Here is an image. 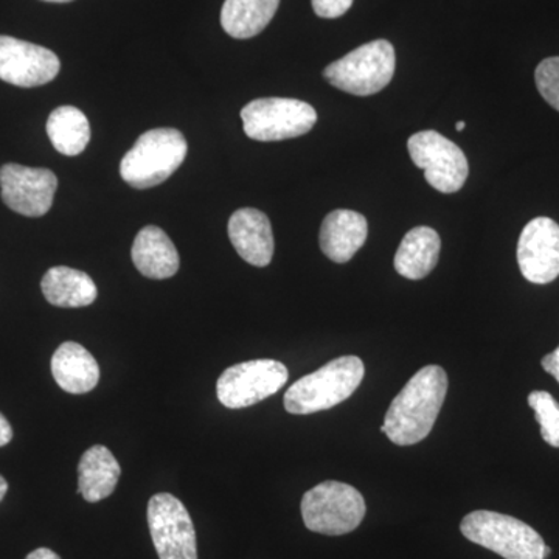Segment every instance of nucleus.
<instances>
[{"instance_id": "nucleus-1", "label": "nucleus", "mask_w": 559, "mask_h": 559, "mask_svg": "<svg viewBox=\"0 0 559 559\" xmlns=\"http://www.w3.org/2000/svg\"><path fill=\"white\" fill-rule=\"evenodd\" d=\"M448 393V374L439 366H428L390 404L384 418L385 436L399 447L425 440L436 425Z\"/></svg>"}, {"instance_id": "nucleus-2", "label": "nucleus", "mask_w": 559, "mask_h": 559, "mask_svg": "<svg viewBox=\"0 0 559 559\" xmlns=\"http://www.w3.org/2000/svg\"><path fill=\"white\" fill-rule=\"evenodd\" d=\"M364 362L356 356L330 360L322 369L294 382L285 393V409L293 415L329 411L349 399L364 380Z\"/></svg>"}, {"instance_id": "nucleus-3", "label": "nucleus", "mask_w": 559, "mask_h": 559, "mask_svg": "<svg viewBox=\"0 0 559 559\" xmlns=\"http://www.w3.org/2000/svg\"><path fill=\"white\" fill-rule=\"evenodd\" d=\"M187 156V140L175 128H157L140 135L120 164L128 186L145 190L160 186L178 170Z\"/></svg>"}, {"instance_id": "nucleus-4", "label": "nucleus", "mask_w": 559, "mask_h": 559, "mask_svg": "<svg viewBox=\"0 0 559 559\" xmlns=\"http://www.w3.org/2000/svg\"><path fill=\"white\" fill-rule=\"evenodd\" d=\"M460 530L471 543L506 559H546L551 554L535 528L496 511L479 510L466 514Z\"/></svg>"}, {"instance_id": "nucleus-5", "label": "nucleus", "mask_w": 559, "mask_h": 559, "mask_svg": "<svg viewBox=\"0 0 559 559\" xmlns=\"http://www.w3.org/2000/svg\"><path fill=\"white\" fill-rule=\"evenodd\" d=\"M395 68L396 57L392 44L377 39L331 62L323 70V76L337 90L358 97H369L389 86L395 75Z\"/></svg>"}, {"instance_id": "nucleus-6", "label": "nucleus", "mask_w": 559, "mask_h": 559, "mask_svg": "<svg viewBox=\"0 0 559 559\" xmlns=\"http://www.w3.org/2000/svg\"><path fill=\"white\" fill-rule=\"evenodd\" d=\"M301 518L311 532L342 536L359 527L366 516L362 495L342 481H322L301 499Z\"/></svg>"}, {"instance_id": "nucleus-7", "label": "nucleus", "mask_w": 559, "mask_h": 559, "mask_svg": "<svg viewBox=\"0 0 559 559\" xmlns=\"http://www.w3.org/2000/svg\"><path fill=\"white\" fill-rule=\"evenodd\" d=\"M246 135L259 142H278L307 134L318 121L310 103L296 98H259L241 110Z\"/></svg>"}, {"instance_id": "nucleus-8", "label": "nucleus", "mask_w": 559, "mask_h": 559, "mask_svg": "<svg viewBox=\"0 0 559 559\" xmlns=\"http://www.w3.org/2000/svg\"><path fill=\"white\" fill-rule=\"evenodd\" d=\"M288 378V369L278 360H248L223 371L216 393L227 409H245L275 395Z\"/></svg>"}, {"instance_id": "nucleus-9", "label": "nucleus", "mask_w": 559, "mask_h": 559, "mask_svg": "<svg viewBox=\"0 0 559 559\" xmlns=\"http://www.w3.org/2000/svg\"><path fill=\"white\" fill-rule=\"evenodd\" d=\"M407 150L414 164L425 171L432 189L440 193L462 190L469 175L465 153L450 139L437 131H421L411 135Z\"/></svg>"}, {"instance_id": "nucleus-10", "label": "nucleus", "mask_w": 559, "mask_h": 559, "mask_svg": "<svg viewBox=\"0 0 559 559\" xmlns=\"http://www.w3.org/2000/svg\"><path fill=\"white\" fill-rule=\"evenodd\" d=\"M146 516L160 559H198L193 521L178 498L168 492L153 496Z\"/></svg>"}, {"instance_id": "nucleus-11", "label": "nucleus", "mask_w": 559, "mask_h": 559, "mask_svg": "<svg viewBox=\"0 0 559 559\" xmlns=\"http://www.w3.org/2000/svg\"><path fill=\"white\" fill-rule=\"evenodd\" d=\"M58 178L46 168L7 164L0 168V190L7 207L20 215L38 218L53 204Z\"/></svg>"}, {"instance_id": "nucleus-12", "label": "nucleus", "mask_w": 559, "mask_h": 559, "mask_svg": "<svg viewBox=\"0 0 559 559\" xmlns=\"http://www.w3.org/2000/svg\"><path fill=\"white\" fill-rule=\"evenodd\" d=\"M60 58L46 47L0 35V80L17 87H38L60 73Z\"/></svg>"}, {"instance_id": "nucleus-13", "label": "nucleus", "mask_w": 559, "mask_h": 559, "mask_svg": "<svg viewBox=\"0 0 559 559\" xmlns=\"http://www.w3.org/2000/svg\"><path fill=\"white\" fill-rule=\"evenodd\" d=\"M522 275L535 285H547L559 275V226L539 216L530 221L518 242Z\"/></svg>"}, {"instance_id": "nucleus-14", "label": "nucleus", "mask_w": 559, "mask_h": 559, "mask_svg": "<svg viewBox=\"0 0 559 559\" xmlns=\"http://www.w3.org/2000/svg\"><path fill=\"white\" fill-rule=\"evenodd\" d=\"M229 238L242 260L264 267L274 257V234L271 221L257 209H240L230 216Z\"/></svg>"}, {"instance_id": "nucleus-15", "label": "nucleus", "mask_w": 559, "mask_h": 559, "mask_svg": "<svg viewBox=\"0 0 559 559\" xmlns=\"http://www.w3.org/2000/svg\"><path fill=\"white\" fill-rule=\"evenodd\" d=\"M369 235L366 216L353 210H334L320 227V249L334 263H347Z\"/></svg>"}, {"instance_id": "nucleus-16", "label": "nucleus", "mask_w": 559, "mask_h": 559, "mask_svg": "<svg viewBox=\"0 0 559 559\" xmlns=\"http://www.w3.org/2000/svg\"><path fill=\"white\" fill-rule=\"evenodd\" d=\"M51 374L64 392L83 395L97 388L100 367L83 345L64 342L51 358Z\"/></svg>"}, {"instance_id": "nucleus-17", "label": "nucleus", "mask_w": 559, "mask_h": 559, "mask_svg": "<svg viewBox=\"0 0 559 559\" xmlns=\"http://www.w3.org/2000/svg\"><path fill=\"white\" fill-rule=\"evenodd\" d=\"M131 255L140 274L148 278H170L179 271L178 249L160 227H143L132 245Z\"/></svg>"}, {"instance_id": "nucleus-18", "label": "nucleus", "mask_w": 559, "mask_h": 559, "mask_svg": "<svg viewBox=\"0 0 559 559\" xmlns=\"http://www.w3.org/2000/svg\"><path fill=\"white\" fill-rule=\"evenodd\" d=\"M121 468L112 452L95 444L81 455L79 465V495L87 502L109 498L119 484Z\"/></svg>"}, {"instance_id": "nucleus-19", "label": "nucleus", "mask_w": 559, "mask_h": 559, "mask_svg": "<svg viewBox=\"0 0 559 559\" xmlns=\"http://www.w3.org/2000/svg\"><path fill=\"white\" fill-rule=\"evenodd\" d=\"M441 240L430 227L419 226L407 231L395 255V270L409 280L428 277L439 263Z\"/></svg>"}, {"instance_id": "nucleus-20", "label": "nucleus", "mask_w": 559, "mask_h": 559, "mask_svg": "<svg viewBox=\"0 0 559 559\" xmlns=\"http://www.w3.org/2000/svg\"><path fill=\"white\" fill-rule=\"evenodd\" d=\"M44 297L53 307H90L97 299V286L94 280L72 267L57 266L46 272L40 282Z\"/></svg>"}, {"instance_id": "nucleus-21", "label": "nucleus", "mask_w": 559, "mask_h": 559, "mask_svg": "<svg viewBox=\"0 0 559 559\" xmlns=\"http://www.w3.org/2000/svg\"><path fill=\"white\" fill-rule=\"evenodd\" d=\"M278 5L280 0H226L221 25L231 38H253L267 27Z\"/></svg>"}, {"instance_id": "nucleus-22", "label": "nucleus", "mask_w": 559, "mask_h": 559, "mask_svg": "<svg viewBox=\"0 0 559 559\" xmlns=\"http://www.w3.org/2000/svg\"><path fill=\"white\" fill-rule=\"evenodd\" d=\"M47 134L53 148L64 156H79L91 140L87 117L73 106H61L47 120Z\"/></svg>"}, {"instance_id": "nucleus-23", "label": "nucleus", "mask_w": 559, "mask_h": 559, "mask_svg": "<svg viewBox=\"0 0 559 559\" xmlns=\"http://www.w3.org/2000/svg\"><path fill=\"white\" fill-rule=\"evenodd\" d=\"M528 406L535 411L540 426V436L550 447L559 448V404L544 390H535L528 395Z\"/></svg>"}, {"instance_id": "nucleus-24", "label": "nucleus", "mask_w": 559, "mask_h": 559, "mask_svg": "<svg viewBox=\"0 0 559 559\" xmlns=\"http://www.w3.org/2000/svg\"><path fill=\"white\" fill-rule=\"evenodd\" d=\"M535 80L544 100L559 112V57L540 61L536 68Z\"/></svg>"}, {"instance_id": "nucleus-25", "label": "nucleus", "mask_w": 559, "mask_h": 559, "mask_svg": "<svg viewBox=\"0 0 559 559\" xmlns=\"http://www.w3.org/2000/svg\"><path fill=\"white\" fill-rule=\"evenodd\" d=\"M312 9L323 20H336L352 9L353 0H311Z\"/></svg>"}, {"instance_id": "nucleus-26", "label": "nucleus", "mask_w": 559, "mask_h": 559, "mask_svg": "<svg viewBox=\"0 0 559 559\" xmlns=\"http://www.w3.org/2000/svg\"><path fill=\"white\" fill-rule=\"evenodd\" d=\"M540 364H543V369L559 382V347L550 355L544 356Z\"/></svg>"}, {"instance_id": "nucleus-27", "label": "nucleus", "mask_w": 559, "mask_h": 559, "mask_svg": "<svg viewBox=\"0 0 559 559\" xmlns=\"http://www.w3.org/2000/svg\"><path fill=\"white\" fill-rule=\"evenodd\" d=\"M11 440H13V429H11L9 419L0 414V448L7 447Z\"/></svg>"}, {"instance_id": "nucleus-28", "label": "nucleus", "mask_w": 559, "mask_h": 559, "mask_svg": "<svg viewBox=\"0 0 559 559\" xmlns=\"http://www.w3.org/2000/svg\"><path fill=\"white\" fill-rule=\"evenodd\" d=\"M25 559H61L60 555L55 554L53 550L40 547V549L33 550Z\"/></svg>"}, {"instance_id": "nucleus-29", "label": "nucleus", "mask_w": 559, "mask_h": 559, "mask_svg": "<svg viewBox=\"0 0 559 559\" xmlns=\"http://www.w3.org/2000/svg\"><path fill=\"white\" fill-rule=\"evenodd\" d=\"M7 491H9V484H7V480L0 476V502L5 498Z\"/></svg>"}, {"instance_id": "nucleus-30", "label": "nucleus", "mask_w": 559, "mask_h": 559, "mask_svg": "<svg viewBox=\"0 0 559 559\" xmlns=\"http://www.w3.org/2000/svg\"><path fill=\"white\" fill-rule=\"evenodd\" d=\"M466 123L465 121H457V124H455V130L463 131L465 130Z\"/></svg>"}, {"instance_id": "nucleus-31", "label": "nucleus", "mask_w": 559, "mask_h": 559, "mask_svg": "<svg viewBox=\"0 0 559 559\" xmlns=\"http://www.w3.org/2000/svg\"><path fill=\"white\" fill-rule=\"evenodd\" d=\"M44 2L66 3L72 2V0H44Z\"/></svg>"}]
</instances>
